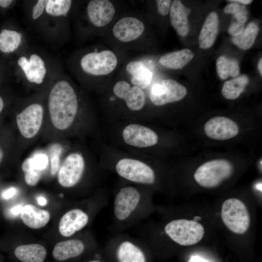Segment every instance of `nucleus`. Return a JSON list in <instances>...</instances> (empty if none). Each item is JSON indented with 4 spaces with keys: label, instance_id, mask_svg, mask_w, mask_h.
Instances as JSON below:
<instances>
[{
    "label": "nucleus",
    "instance_id": "1",
    "mask_svg": "<svg viewBox=\"0 0 262 262\" xmlns=\"http://www.w3.org/2000/svg\"><path fill=\"white\" fill-rule=\"evenodd\" d=\"M86 120L81 115L73 86L65 80L55 82L47 97L42 140L50 143L77 135L84 128Z\"/></svg>",
    "mask_w": 262,
    "mask_h": 262
},
{
    "label": "nucleus",
    "instance_id": "2",
    "mask_svg": "<svg viewBox=\"0 0 262 262\" xmlns=\"http://www.w3.org/2000/svg\"><path fill=\"white\" fill-rule=\"evenodd\" d=\"M152 211L149 188L136 184L122 185L114 195L113 221L109 229L113 234L122 232L144 221Z\"/></svg>",
    "mask_w": 262,
    "mask_h": 262
},
{
    "label": "nucleus",
    "instance_id": "3",
    "mask_svg": "<svg viewBox=\"0 0 262 262\" xmlns=\"http://www.w3.org/2000/svg\"><path fill=\"white\" fill-rule=\"evenodd\" d=\"M103 252L110 262H150V247L143 240L122 232L114 234L106 242Z\"/></svg>",
    "mask_w": 262,
    "mask_h": 262
},
{
    "label": "nucleus",
    "instance_id": "4",
    "mask_svg": "<svg viewBox=\"0 0 262 262\" xmlns=\"http://www.w3.org/2000/svg\"><path fill=\"white\" fill-rule=\"evenodd\" d=\"M46 109L39 102L29 104L16 115L21 152L41 137L45 120Z\"/></svg>",
    "mask_w": 262,
    "mask_h": 262
},
{
    "label": "nucleus",
    "instance_id": "5",
    "mask_svg": "<svg viewBox=\"0 0 262 262\" xmlns=\"http://www.w3.org/2000/svg\"><path fill=\"white\" fill-rule=\"evenodd\" d=\"M161 234L169 241L187 246L199 242L204 234V229L199 222L185 219H173L167 222Z\"/></svg>",
    "mask_w": 262,
    "mask_h": 262
},
{
    "label": "nucleus",
    "instance_id": "6",
    "mask_svg": "<svg viewBox=\"0 0 262 262\" xmlns=\"http://www.w3.org/2000/svg\"><path fill=\"white\" fill-rule=\"evenodd\" d=\"M114 168L119 176L135 184L149 188L156 183L155 170L150 165L141 160L122 158L116 163Z\"/></svg>",
    "mask_w": 262,
    "mask_h": 262
},
{
    "label": "nucleus",
    "instance_id": "7",
    "mask_svg": "<svg viewBox=\"0 0 262 262\" xmlns=\"http://www.w3.org/2000/svg\"><path fill=\"white\" fill-rule=\"evenodd\" d=\"M86 171L87 163L81 151L65 153L57 173L58 181L65 188L76 187L83 180Z\"/></svg>",
    "mask_w": 262,
    "mask_h": 262
},
{
    "label": "nucleus",
    "instance_id": "8",
    "mask_svg": "<svg viewBox=\"0 0 262 262\" xmlns=\"http://www.w3.org/2000/svg\"><path fill=\"white\" fill-rule=\"evenodd\" d=\"M233 171L231 163L225 159H215L200 165L194 174V179L200 186L213 188L229 178Z\"/></svg>",
    "mask_w": 262,
    "mask_h": 262
},
{
    "label": "nucleus",
    "instance_id": "9",
    "mask_svg": "<svg viewBox=\"0 0 262 262\" xmlns=\"http://www.w3.org/2000/svg\"><path fill=\"white\" fill-rule=\"evenodd\" d=\"M221 216L225 225L234 233L243 234L249 229L250 218L248 210L239 199L231 198L224 201Z\"/></svg>",
    "mask_w": 262,
    "mask_h": 262
},
{
    "label": "nucleus",
    "instance_id": "10",
    "mask_svg": "<svg viewBox=\"0 0 262 262\" xmlns=\"http://www.w3.org/2000/svg\"><path fill=\"white\" fill-rule=\"evenodd\" d=\"M105 206H98L89 211L74 208L67 211L61 218L59 225L61 234L66 237L73 236L82 230L89 223L91 218Z\"/></svg>",
    "mask_w": 262,
    "mask_h": 262
},
{
    "label": "nucleus",
    "instance_id": "11",
    "mask_svg": "<svg viewBox=\"0 0 262 262\" xmlns=\"http://www.w3.org/2000/svg\"><path fill=\"white\" fill-rule=\"evenodd\" d=\"M117 64L116 56L109 50L87 53L82 58L80 62L82 68L85 73L95 76L110 73Z\"/></svg>",
    "mask_w": 262,
    "mask_h": 262
},
{
    "label": "nucleus",
    "instance_id": "12",
    "mask_svg": "<svg viewBox=\"0 0 262 262\" xmlns=\"http://www.w3.org/2000/svg\"><path fill=\"white\" fill-rule=\"evenodd\" d=\"M187 94L184 86L172 79L163 80L151 87L149 98L156 106H162L168 103L178 101Z\"/></svg>",
    "mask_w": 262,
    "mask_h": 262
},
{
    "label": "nucleus",
    "instance_id": "13",
    "mask_svg": "<svg viewBox=\"0 0 262 262\" xmlns=\"http://www.w3.org/2000/svg\"><path fill=\"white\" fill-rule=\"evenodd\" d=\"M122 136L126 144L138 148L153 146L158 143L159 139L154 131L138 124L126 126L122 131Z\"/></svg>",
    "mask_w": 262,
    "mask_h": 262
},
{
    "label": "nucleus",
    "instance_id": "14",
    "mask_svg": "<svg viewBox=\"0 0 262 262\" xmlns=\"http://www.w3.org/2000/svg\"><path fill=\"white\" fill-rule=\"evenodd\" d=\"M204 130L208 137L218 140L232 138L239 132L237 124L224 116H215L209 119L205 124Z\"/></svg>",
    "mask_w": 262,
    "mask_h": 262
},
{
    "label": "nucleus",
    "instance_id": "15",
    "mask_svg": "<svg viewBox=\"0 0 262 262\" xmlns=\"http://www.w3.org/2000/svg\"><path fill=\"white\" fill-rule=\"evenodd\" d=\"M113 92L117 97L125 100L131 111L140 110L145 104L146 96L143 90L136 86H131L125 81L117 82L114 86Z\"/></svg>",
    "mask_w": 262,
    "mask_h": 262
},
{
    "label": "nucleus",
    "instance_id": "16",
    "mask_svg": "<svg viewBox=\"0 0 262 262\" xmlns=\"http://www.w3.org/2000/svg\"><path fill=\"white\" fill-rule=\"evenodd\" d=\"M84 240L75 238L57 243L52 251L53 257L58 261L77 258L85 253L88 246L96 245L95 242L88 244Z\"/></svg>",
    "mask_w": 262,
    "mask_h": 262
},
{
    "label": "nucleus",
    "instance_id": "17",
    "mask_svg": "<svg viewBox=\"0 0 262 262\" xmlns=\"http://www.w3.org/2000/svg\"><path fill=\"white\" fill-rule=\"evenodd\" d=\"M115 10L108 0H91L87 6V14L90 21L95 26L101 27L113 19Z\"/></svg>",
    "mask_w": 262,
    "mask_h": 262
},
{
    "label": "nucleus",
    "instance_id": "18",
    "mask_svg": "<svg viewBox=\"0 0 262 262\" xmlns=\"http://www.w3.org/2000/svg\"><path fill=\"white\" fill-rule=\"evenodd\" d=\"M144 31L143 23L134 17H125L114 25L113 33L115 37L123 42H130L140 37Z\"/></svg>",
    "mask_w": 262,
    "mask_h": 262
},
{
    "label": "nucleus",
    "instance_id": "19",
    "mask_svg": "<svg viewBox=\"0 0 262 262\" xmlns=\"http://www.w3.org/2000/svg\"><path fill=\"white\" fill-rule=\"evenodd\" d=\"M191 10L186 7L181 1L175 0L172 2L170 8L171 24L178 34L186 36L189 31L188 16Z\"/></svg>",
    "mask_w": 262,
    "mask_h": 262
},
{
    "label": "nucleus",
    "instance_id": "20",
    "mask_svg": "<svg viewBox=\"0 0 262 262\" xmlns=\"http://www.w3.org/2000/svg\"><path fill=\"white\" fill-rule=\"evenodd\" d=\"M20 214L24 224L33 229L43 228L50 219V214L48 211L32 204L24 206Z\"/></svg>",
    "mask_w": 262,
    "mask_h": 262
},
{
    "label": "nucleus",
    "instance_id": "21",
    "mask_svg": "<svg viewBox=\"0 0 262 262\" xmlns=\"http://www.w3.org/2000/svg\"><path fill=\"white\" fill-rule=\"evenodd\" d=\"M219 19L217 14L213 12L207 16L200 31L198 43L199 48L206 49L213 44L218 30Z\"/></svg>",
    "mask_w": 262,
    "mask_h": 262
},
{
    "label": "nucleus",
    "instance_id": "22",
    "mask_svg": "<svg viewBox=\"0 0 262 262\" xmlns=\"http://www.w3.org/2000/svg\"><path fill=\"white\" fill-rule=\"evenodd\" d=\"M127 72L132 77L131 83L142 90L150 84L152 78V73L147 68L142 61H132L126 66Z\"/></svg>",
    "mask_w": 262,
    "mask_h": 262
},
{
    "label": "nucleus",
    "instance_id": "23",
    "mask_svg": "<svg viewBox=\"0 0 262 262\" xmlns=\"http://www.w3.org/2000/svg\"><path fill=\"white\" fill-rule=\"evenodd\" d=\"M194 56V53L190 49H185L162 56L159 62L167 68L181 69L191 62Z\"/></svg>",
    "mask_w": 262,
    "mask_h": 262
},
{
    "label": "nucleus",
    "instance_id": "24",
    "mask_svg": "<svg viewBox=\"0 0 262 262\" xmlns=\"http://www.w3.org/2000/svg\"><path fill=\"white\" fill-rule=\"evenodd\" d=\"M16 257L22 262H43L47 255L45 248L41 245H21L15 249Z\"/></svg>",
    "mask_w": 262,
    "mask_h": 262
},
{
    "label": "nucleus",
    "instance_id": "25",
    "mask_svg": "<svg viewBox=\"0 0 262 262\" xmlns=\"http://www.w3.org/2000/svg\"><path fill=\"white\" fill-rule=\"evenodd\" d=\"M248 82L249 79L246 75L237 76L227 81L223 86L222 94L227 99H236L244 92Z\"/></svg>",
    "mask_w": 262,
    "mask_h": 262
},
{
    "label": "nucleus",
    "instance_id": "26",
    "mask_svg": "<svg viewBox=\"0 0 262 262\" xmlns=\"http://www.w3.org/2000/svg\"><path fill=\"white\" fill-rule=\"evenodd\" d=\"M259 31L258 25L250 22L240 34L232 37V41L240 49H248L254 44Z\"/></svg>",
    "mask_w": 262,
    "mask_h": 262
},
{
    "label": "nucleus",
    "instance_id": "27",
    "mask_svg": "<svg viewBox=\"0 0 262 262\" xmlns=\"http://www.w3.org/2000/svg\"><path fill=\"white\" fill-rule=\"evenodd\" d=\"M61 141L50 142L47 153L49 159L50 173L52 176L57 174L63 157L65 153V148Z\"/></svg>",
    "mask_w": 262,
    "mask_h": 262
},
{
    "label": "nucleus",
    "instance_id": "28",
    "mask_svg": "<svg viewBox=\"0 0 262 262\" xmlns=\"http://www.w3.org/2000/svg\"><path fill=\"white\" fill-rule=\"evenodd\" d=\"M216 70L219 77L223 80L229 77H237L240 73V67L238 62L227 57L221 56L216 62Z\"/></svg>",
    "mask_w": 262,
    "mask_h": 262
},
{
    "label": "nucleus",
    "instance_id": "29",
    "mask_svg": "<svg viewBox=\"0 0 262 262\" xmlns=\"http://www.w3.org/2000/svg\"><path fill=\"white\" fill-rule=\"evenodd\" d=\"M21 41V35L12 30H2L0 33V50L4 53L14 51Z\"/></svg>",
    "mask_w": 262,
    "mask_h": 262
},
{
    "label": "nucleus",
    "instance_id": "30",
    "mask_svg": "<svg viewBox=\"0 0 262 262\" xmlns=\"http://www.w3.org/2000/svg\"><path fill=\"white\" fill-rule=\"evenodd\" d=\"M21 169L24 174L25 181L27 185L35 186L38 183L43 172L34 167L31 156L26 158L22 162Z\"/></svg>",
    "mask_w": 262,
    "mask_h": 262
},
{
    "label": "nucleus",
    "instance_id": "31",
    "mask_svg": "<svg viewBox=\"0 0 262 262\" xmlns=\"http://www.w3.org/2000/svg\"><path fill=\"white\" fill-rule=\"evenodd\" d=\"M72 3L70 0H49L45 7L46 12L53 16H66Z\"/></svg>",
    "mask_w": 262,
    "mask_h": 262
},
{
    "label": "nucleus",
    "instance_id": "32",
    "mask_svg": "<svg viewBox=\"0 0 262 262\" xmlns=\"http://www.w3.org/2000/svg\"><path fill=\"white\" fill-rule=\"evenodd\" d=\"M31 156L33 165L38 170L43 173L49 167V159L47 152L37 151Z\"/></svg>",
    "mask_w": 262,
    "mask_h": 262
},
{
    "label": "nucleus",
    "instance_id": "33",
    "mask_svg": "<svg viewBox=\"0 0 262 262\" xmlns=\"http://www.w3.org/2000/svg\"><path fill=\"white\" fill-rule=\"evenodd\" d=\"M48 1V0H39L37 1L33 8L32 17L33 19H36L43 14Z\"/></svg>",
    "mask_w": 262,
    "mask_h": 262
},
{
    "label": "nucleus",
    "instance_id": "34",
    "mask_svg": "<svg viewBox=\"0 0 262 262\" xmlns=\"http://www.w3.org/2000/svg\"><path fill=\"white\" fill-rule=\"evenodd\" d=\"M244 23H240L233 19L229 28V33L233 37L240 34L245 29Z\"/></svg>",
    "mask_w": 262,
    "mask_h": 262
},
{
    "label": "nucleus",
    "instance_id": "35",
    "mask_svg": "<svg viewBox=\"0 0 262 262\" xmlns=\"http://www.w3.org/2000/svg\"><path fill=\"white\" fill-rule=\"evenodd\" d=\"M158 12L163 16L166 15L170 8L171 0H156Z\"/></svg>",
    "mask_w": 262,
    "mask_h": 262
},
{
    "label": "nucleus",
    "instance_id": "36",
    "mask_svg": "<svg viewBox=\"0 0 262 262\" xmlns=\"http://www.w3.org/2000/svg\"><path fill=\"white\" fill-rule=\"evenodd\" d=\"M86 262H110L105 256L103 249L96 248L92 257Z\"/></svg>",
    "mask_w": 262,
    "mask_h": 262
},
{
    "label": "nucleus",
    "instance_id": "37",
    "mask_svg": "<svg viewBox=\"0 0 262 262\" xmlns=\"http://www.w3.org/2000/svg\"><path fill=\"white\" fill-rule=\"evenodd\" d=\"M242 6V5L237 2H232L227 5L224 8V11L225 13L234 15L240 10Z\"/></svg>",
    "mask_w": 262,
    "mask_h": 262
},
{
    "label": "nucleus",
    "instance_id": "38",
    "mask_svg": "<svg viewBox=\"0 0 262 262\" xmlns=\"http://www.w3.org/2000/svg\"><path fill=\"white\" fill-rule=\"evenodd\" d=\"M17 63L25 74L27 73L30 70H32L30 68L29 60L24 56L20 57L18 60Z\"/></svg>",
    "mask_w": 262,
    "mask_h": 262
},
{
    "label": "nucleus",
    "instance_id": "39",
    "mask_svg": "<svg viewBox=\"0 0 262 262\" xmlns=\"http://www.w3.org/2000/svg\"><path fill=\"white\" fill-rule=\"evenodd\" d=\"M17 192V189L14 187H11L4 190L1 194L2 198L9 199L13 197Z\"/></svg>",
    "mask_w": 262,
    "mask_h": 262
},
{
    "label": "nucleus",
    "instance_id": "40",
    "mask_svg": "<svg viewBox=\"0 0 262 262\" xmlns=\"http://www.w3.org/2000/svg\"><path fill=\"white\" fill-rule=\"evenodd\" d=\"M23 207L21 205H17L13 206L10 209L11 214L16 216L21 213Z\"/></svg>",
    "mask_w": 262,
    "mask_h": 262
},
{
    "label": "nucleus",
    "instance_id": "41",
    "mask_svg": "<svg viewBox=\"0 0 262 262\" xmlns=\"http://www.w3.org/2000/svg\"><path fill=\"white\" fill-rule=\"evenodd\" d=\"M188 262H209L202 257L197 255L192 256Z\"/></svg>",
    "mask_w": 262,
    "mask_h": 262
},
{
    "label": "nucleus",
    "instance_id": "42",
    "mask_svg": "<svg viewBox=\"0 0 262 262\" xmlns=\"http://www.w3.org/2000/svg\"><path fill=\"white\" fill-rule=\"evenodd\" d=\"M12 0H0V6L3 8L8 7L12 2Z\"/></svg>",
    "mask_w": 262,
    "mask_h": 262
},
{
    "label": "nucleus",
    "instance_id": "43",
    "mask_svg": "<svg viewBox=\"0 0 262 262\" xmlns=\"http://www.w3.org/2000/svg\"><path fill=\"white\" fill-rule=\"evenodd\" d=\"M37 200L38 204L41 206L46 205L47 203L46 199L44 197L41 196L37 198Z\"/></svg>",
    "mask_w": 262,
    "mask_h": 262
},
{
    "label": "nucleus",
    "instance_id": "44",
    "mask_svg": "<svg viewBox=\"0 0 262 262\" xmlns=\"http://www.w3.org/2000/svg\"><path fill=\"white\" fill-rule=\"evenodd\" d=\"M228 1L232 2H237L238 3H240L243 4H249L252 2V0H232Z\"/></svg>",
    "mask_w": 262,
    "mask_h": 262
},
{
    "label": "nucleus",
    "instance_id": "45",
    "mask_svg": "<svg viewBox=\"0 0 262 262\" xmlns=\"http://www.w3.org/2000/svg\"><path fill=\"white\" fill-rule=\"evenodd\" d=\"M258 69L261 76H262V58H261L259 61V63L258 64Z\"/></svg>",
    "mask_w": 262,
    "mask_h": 262
},
{
    "label": "nucleus",
    "instance_id": "46",
    "mask_svg": "<svg viewBox=\"0 0 262 262\" xmlns=\"http://www.w3.org/2000/svg\"><path fill=\"white\" fill-rule=\"evenodd\" d=\"M4 157V151L2 147L0 146V164L2 162Z\"/></svg>",
    "mask_w": 262,
    "mask_h": 262
},
{
    "label": "nucleus",
    "instance_id": "47",
    "mask_svg": "<svg viewBox=\"0 0 262 262\" xmlns=\"http://www.w3.org/2000/svg\"><path fill=\"white\" fill-rule=\"evenodd\" d=\"M4 107V102L2 98L0 96V114L2 111Z\"/></svg>",
    "mask_w": 262,
    "mask_h": 262
},
{
    "label": "nucleus",
    "instance_id": "48",
    "mask_svg": "<svg viewBox=\"0 0 262 262\" xmlns=\"http://www.w3.org/2000/svg\"><path fill=\"white\" fill-rule=\"evenodd\" d=\"M200 219H201V217L200 216H196L194 218V220L196 221L199 220Z\"/></svg>",
    "mask_w": 262,
    "mask_h": 262
}]
</instances>
